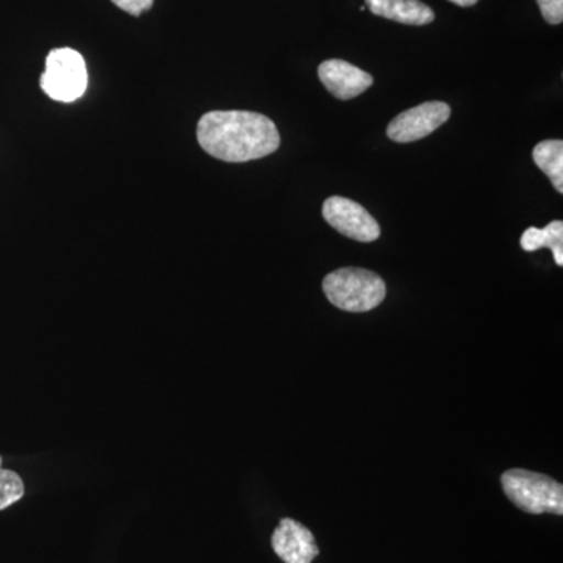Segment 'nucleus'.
I'll return each mask as SVG.
<instances>
[{
	"label": "nucleus",
	"instance_id": "11",
	"mask_svg": "<svg viewBox=\"0 0 563 563\" xmlns=\"http://www.w3.org/2000/svg\"><path fill=\"white\" fill-rule=\"evenodd\" d=\"M533 162L550 180L553 181L555 190L563 192V141L547 140L537 144L532 152Z\"/></svg>",
	"mask_w": 563,
	"mask_h": 563
},
{
	"label": "nucleus",
	"instance_id": "3",
	"mask_svg": "<svg viewBox=\"0 0 563 563\" xmlns=\"http://www.w3.org/2000/svg\"><path fill=\"white\" fill-rule=\"evenodd\" d=\"M503 490L525 512L563 515V487L547 474L515 468L503 474Z\"/></svg>",
	"mask_w": 563,
	"mask_h": 563
},
{
	"label": "nucleus",
	"instance_id": "14",
	"mask_svg": "<svg viewBox=\"0 0 563 563\" xmlns=\"http://www.w3.org/2000/svg\"><path fill=\"white\" fill-rule=\"evenodd\" d=\"M118 9L128 11L132 16H141L154 5V0H111Z\"/></svg>",
	"mask_w": 563,
	"mask_h": 563
},
{
	"label": "nucleus",
	"instance_id": "4",
	"mask_svg": "<svg viewBox=\"0 0 563 563\" xmlns=\"http://www.w3.org/2000/svg\"><path fill=\"white\" fill-rule=\"evenodd\" d=\"M88 87V70L79 52L62 47L47 55L46 69L41 76V88L51 99L74 102Z\"/></svg>",
	"mask_w": 563,
	"mask_h": 563
},
{
	"label": "nucleus",
	"instance_id": "5",
	"mask_svg": "<svg viewBox=\"0 0 563 563\" xmlns=\"http://www.w3.org/2000/svg\"><path fill=\"white\" fill-rule=\"evenodd\" d=\"M322 217L335 231L355 242L372 243L380 236L379 224L369 214V211L363 209L361 203L342 198V196H332V198L325 199L324 206H322Z\"/></svg>",
	"mask_w": 563,
	"mask_h": 563
},
{
	"label": "nucleus",
	"instance_id": "10",
	"mask_svg": "<svg viewBox=\"0 0 563 563\" xmlns=\"http://www.w3.org/2000/svg\"><path fill=\"white\" fill-rule=\"evenodd\" d=\"M521 247L526 252L550 247L555 265L563 266V222L553 221L544 229L529 228L521 236Z\"/></svg>",
	"mask_w": 563,
	"mask_h": 563
},
{
	"label": "nucleus",
	"instance_id": "15",
	"mask_svg": "<svg viewBox=\"0 0 563 563\" xmlns=\"http://www.w3.org/2000/svg\"><path fill=\"white\" fill-rule=\"evenodd\" d=\"M450 2H453L459 7H473L476 5L479 0H450Z\"/></svg>",
	"mask_w": 563,
	"mask_h": 563
},
{
	"label": "nucleus",
	"instance_id": "7",
	"mask_svg": "<svg viewBox=\"0 0 563 563\" xmlns=\"http://www.w3.org/2000/svg\"><path fill=\"white\" fill-rule=\"evenodd\" d=\"M272 544L274 553L285 563H312L320 555L312 531L291 518L280 520Z\"/></svg>",
	"mask_w": 563,
	"mask_h": 563
},
{
	"label": "nucleus",
	"instance_id": "13",
	"mask_svg": "<svg viewBox=\"0 0 563 563\" xmlns=\"http://www.w3.org/2000/svg\"><path fill=\"white\" fill-rule=\"evenodd\" d=\"M544 21L550 24H562L563 21V0H537Z\"/></svg>",
	"mask_w": 563,
	"mask_h": 563
},
{
	"label": "nucleus",
	"instance_id": "9",
	"mask_svg": "<svg viewBox=\"0 0 563 563\" xmlns=\"http://www.w3.org/2000/svg\"><path fill=\"white\" fill-rule=\"evenodd\" d=\"M366 7L376 16L407 25H426L435 20L431 7L421 0H366Z\"/></svg>",
	"mask_w": 563,
	"mask_h": 563
},
{
	"label": "nucleus",
	"instance_id": "12",
	"mask_svg": "<svg viewBox=\"0 0 563 563\" xmlns=\"http://www.w3.org/2000/svg\"><path fill=\"white\" fill-rule=\"evenodd\" d=\"M24 483L16 473L0 466V510L13 506L24 496Z\"/></svg>",
	"mask_w": 563,
	"mask_h": 563
},
{
	"label": "nucleus",
	"instance_id": "2",
	"mask_svg": "<svg viewBox=\"0 0 563 563\" xmlns=\"http://www.w3.org/2000/svg\"><path fill=\"white\" fill-rule=\"evenodd\" d=\"M322 290L332 306L351 313L376 309L387 295L383 277L362 268H342L328 274L322 280Z\"/></svg>",
	"mask_w": 563,
	"mask_h": 563
},
{
	"label": "nucleus",
	"instance_id": "1",
	"mask_svg": "<svg viewBox=\"0 0 563 563\" xmlns=\"http://www.w3.org/2000/svg\"><path fill=\"white\" fill-rule=\"evenodd\" d=\"M198 141L218 161L244 163L268 157L280 146L276 124L254 111H210L198 124Z\"/></svg>",
	"mask_w": 563,
	"mask_h": 563
},
{
	"label": "nucleus",
	"instance_id": "6",
	"mask_svg": "<svg viewBox=\"0 0 563 563\" xmlns=\"http://www.w3.org/2000/svg\"><path fill=\"white\" fill-rule=\"evenodd\" d=\"M450 117L451 109L448 103L424 102L398 114L388 125L387 135L396 143H413L442 128Z\"/></svg>",
	"mask_w": 563,
	"mask_h": 563
},
{
	"label": "nucleus",
	"instance_id": "8",
	"mask_svg": "<svg viewBox=\"0 0 563 563\" xmlns=\"http://www.w3.org/2000/svg\"><path fill=\"white\" fill-rule=\"evenodd\" d=\"M318 76L328 91L342 101L357 98L373 85V77L368 73L344 60L321 63Z\"/></svg>",
	"mask_w": 563,
	"mask_h": 563
},
{
	"label": "nucleus",
	"instance_id": "16",
	"mask_svg": "<svg viewBox=\"0 0 563 563\" xmlns=\"http://www.w3.org/2000/svg\"><path fill=\"white\" fill-rule=\"evenodd\" d=\"M0 466H2V457H0Z\"/></svg>",
	"mask_w": 563,
	"mask_h": 563
}]
</instances>
